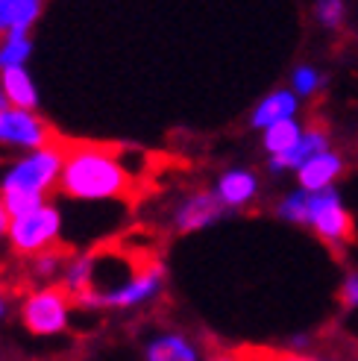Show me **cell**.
I'll use <instances>...</instances> for the list:
<instances>
[{
  "label": "cell",
  "instance_id": "1",
  "mask_svg": "<svg viewBox=\"0 0 358 361\" xmlns=\"http://www.w3.org/2000/svg\"><path fill=\"white\" fill-rule=\"evenodd\" d=\"M62 191L77 200H109L130 188V176L123 165L103 150L82 147L65 159L62 168Z\"/></svg>",
  "mask_w": 358,
  "mask_h": 361
},
{
  "label": "cell",
  "instance_id": "2",
  "mask_svg": "<svg viewBox=\"0 0 358 361\" xmlns=\"http://www.w3.org/2000/svg\"><path fill=\"white\" fill-rule=\"evenodd\" d=\"M62 168H65L62 153L56 147H42L21 159L4 176V191H27L44 197V191L56 183V176H62Z\"/></svg>",
  "mask_w": 358,
  "mask_h": 361
},
{
  "label": "cell",
  "instance_id": "3",
  "mask_svg": "<svg viewBox=\"0 0 358 361\" xmlns=\"http://www.w3.org/2000/svg\"><path fill=\"white\" fill-rule=\"evenodd\" d=\"M74 297L65 285L59 288H42V291H35L27 297L24 309H21V320L27 332L32 335H56L68 326V309Z\"/></svg>",
  "mask_w": 358,
  "mask_h": 361
},
{
  "label": "cell",
  "instance_id": "4",
  "mask_svg": "<svg viewBox=\"0 0 358 361\" xmlns=\"http://www.w3.org/2000/svg\"><path fill=\"white\" fill-rule=\"evenodd\" d=\"M309 226L329 244H344L352 235V218L335 188L309 194Z\"/></svg>",
  "mask_w": 358,
  "mask_h": 361
},
{
  "label": "cell",
  "instance_id": "5",
  "mask_svg": "<svg viewBox=\"0 0 358 361\" xmlns=\"http://www.w3.org/2000/svg\"><path fill=\"white\" fill-rule=\"evenodd\" d=\"M62 218L53 206H42L24 218H15L9 226V241L18 252H42L44 247H50L59 235Z\"/></svg>",
  "mask_w": 358,
  "mask_h": 361
},
{
  "label": "cell",
  "instance_id": "6",
  "mask_svg": "<svg viewBox=\"0 0 358 361\" xmlns=\"http://www.w3.org/2000/svg\"><path fill=\"white\" fill-rule=\"evenodd\" d=\"M0 141L4 144H18V147H35L42 150L47 141L44 123L27 109H6L0 115Z\"/></svg>",
  "mask_w": 358,
  "mask_h": 361
},
{
  "label": "cell",
  "instance_id": "7",
  "mask_svg": "<svg viewBox=\"0 0 358 361\" xmlns=\"http://www.w3.org/2000/svg\"><path fill=\"white\" fill-rule=\"evenodd\" d=\"M341 171H344V159L338 156V153H332V150H326V153L309 159L306 165L297 171V179H300V188L302 191L317 194V191L332 188V183L341 176Z\"/></svg>",
  "mask_w": 358,
  "mask_h": 361
},
{
  "label": "cell",
  "instance_id": "8",
  "mask_svg": "<svg viewBox=\"0 0 358 361\" xmlns=\"http://www.w3.org/2000/svg\"><path fill=\"white\" fill-rule=\"evenodd\" d=\"M223 214V203L218 200V194H194L179 206L176 212V229L179 232H194L214 224Z\"/></svg>",
  "mask_w": 358,
  "mask_h": 361
},
{
  "label": "cell",
  "instance_id": "9",
  "mask_svg": "<svg viewBox=\"0 0 358 361\" xmlns=\"http://www.w3.org/2000/svg\"><path fill=\"white\" fill-rule=\"evenodd\" d=\"M326 150H329V135H326V130H317L314 126V130L302 133V138L294 144L288 153L271 156V171H300L309 159L326 153Z\"/></svg>",
  "mask_w": 358,
  "mask_h": 361
},
{
  "label": "cell",
  "instance_id": "10",
  "mask_svg": "<svg viewBox=\"0 0 358 361\" xmlns=\"http://www.w3.org/2000/svg\"><path fill=\"white\" fill-rule=\"evenodd\" d=\"M297 94L294 92H273L267 94L256 109H253V126L256 130H267V126H273L279 121H288L297 115Z\"/></svg>",
  "mask_w": 358,
  "mask_h": 361
},
{
  "label": "cell",
  "instance_id": "11",
  "mask_svg": "<svg viewBox=\"0 0 358 361\" xmlns=\"http://www.w3.org/2000/svg\"><path fill=\"white\" fill-rule=\"evenodd\" d=\"M259 179L249 171H226L218 183V200L223 206H244L256 197Z\"/></svg>",
  "mask_w": 358,
  "mask_h": 361
},
{
  "label": "cell",
  "instance_id": "12",
  "mask_svg": "<svg viewBox=\"0 0 358 361\" xmlns=\"http://www.w3.org/2000/svg\"><path fill=\"white\" fill-rule=\"evenodd\" d=\"M39 12L42 0H0V32H27Z\"/></svg>",
  "mask_w": 358,
  "mask_h": 361
},
{
  "label": "cell",
  "instance_id": "13",
  "mask_svg": "<svg viewBox=\"0 0 358 361\" xmlns=\"http://www.w3.org/2000/svg\"><path fill=\"white\" fill-rule=\"evenodd\" d=\"M144 361H197V347L183 335H159L147 344Z\"/></svg>",
  "mask_w": 358,
  "mask_h": 361
},
{
  "label": "cell",
  "instance_id": "14",
  "mask_svg": "<svg viewBox=\"0 0 358 361\" xmlns=\"http://www.w3.org/2000/svg\"><path fill=\"white\" fill-rule=\"evenodd\" d=\"M4 92L9 97V103H15V109H32L39 103V94H35V85L30 80V74L24 68H6L4 71Z\"/></svg>",
  "mask_w": 358,
  "mask_h": 361
},
{
  "label": "cell",
  "instance_id": "15",
  "mask_svg": "<svg viewBox=\"0 0 358 361\" xmlns=\"http://www.w3.org/2000/svg\"><path fill=\"white\" fill-rule=\"evenodd\" d=\"M302 126L294 121V118H288V121H279V123H273V126H267L264 130V150L271 153V156H282V153H288L294 144L302 138Z\"/></svg>",
  "mask_w": 358,
  "mask_h": 361
},
{
  "label": "cell",
  "instance_id": "16",
  "mask_svg": "<svg viewBox=\"0 0 358 361\" xmlns=\"http://www.w3.org/2000/svg\"><path fill=\"white\" fill-rule=\"evenodd\" d=\"M30 39H27V32H6V39L4 44H0V68H24L27 56H30Z\"/></svg>",
  "mask_w": 358,
  "mask_h": 361
},
{
  "label": "cell",
  "instance_id": "17",
  "mask_svg": "<svg viewBox=\"0 0 358 361\" xmlns=\"http://www.w3.org/2000/svg\"><path fill=\"white\" fill-rule=\"evenodd\" d=\"M279 218L291 221V224H309V191H294L279 203Z\"/></svg>",
  "mask_w": 358,
  "mask_h": 361
},
{
  "label": "cell",
  "instance_id": "18",
  "mask_svg": "<svg viewBox=\"0 0 358 361\" xmlns=\"http://www.w3.org/2000/svg\"><path fill=\"white\" fill-rule=\"evenodd\" d=\"M238 353L244 361H320L314 355L288 353V350H264V347H241Z\"/></svg>",
  "mask_w": 358,
  "mask_h": 361
},
{
  "label": "cell",
  "instance_id": "19",
  "mask_svg": "<svg viewBox=\"0 0 358 361\" xmlns=\"http://www.w3.org/2000/svg\"><path fill=\"white\" fill-rule=\"evenodd\" d=\"M291 85H294V94L297 97H309L314 94L320 85H323V74L311 65H300L294 74H291Z\"/></svg>",
  "mask_w": 358,
  "mask_h": 361
},
{
  "label": "cell",
  "instance_id": "20",
  "mask_svg": "<svg viewBox=\"0 0 358 361\" xmlns=\"http://www.w3.org/2000/svg\"><path fill=\"white\" fill-rule=\"evenodd\" d=\"M314 15H317V21L335 30V27H341L344 24V18H347V4L344 0H317V6H314Z\"/></svg>",
  "mask_w": 358,
  "mask_h": 361
},
{
  "label": "cell",
  "instance_id": "21",
  "mask_svg": "<svg viewBox=\"0 0 358 361\" xmlns=\"http://www.w3.org/2000/svg\"><path fill=\"white\" fill-rule=\"evenodd\" d=\"M344 309H358V274H350L341 285V294H338Z\"/></svg>",
  "mask_w": 358,
  "mask_h": 361
},
{
  "label": "cell",
  "instance_id": "22",
  "mask_svg": "<svg viewBox=\"0 0 358 361\" xmlns=\"http://www.w3.org/2000/svg\"><path fill=\"white\" fill-rule=\"evenodd\" d=\"M56 267H59V252H42V256L35 259V274L39 276L56 274Z\"/></svg>",
  "mask_w": 358,
  "mask_h": 361
},
{
  "label": "cell",
  "instance_id": "23",
  "mask_svg": "<svg viewBox=\"0 0 358 361\" xmlns=\"http://www.w3.org/2000/svg\"><path fill=\"white\" fill-rule=\"evenodd\" d=\"M9 226H12V218H9V212H6L4 200H0V235H6Z\"/></svg>",
  "mask_w": 358,
  "mask_h": 361
},
{
  "label": "cell",
  "instance_id": "24",
  "mask_svg": "<svg viewBox=\"0 0 358 361\" xmlns=\"http://www.w3.org/2000/svg\"><path fill=\"white\" fill-rule=\"evenodd\" d=\"M211 361H244L238 350H232V353H221V355H214Z\"/></svg>",
  "mask_w": 358,
  "mask_h": 361
},
{
  "label": "cell",
  "instance_id": "25",
  "mask_svg": "<svg viewBox=\"0 0 358 361\" xmlns=\"http://www.w3.org/2000/svg\"><path fill=\"white\" fill-rule=\"evenodd\" d=\"M9 109V97H6V92H4V85H0V115H4Z\"/></svg>",
  "mask_w": 358,
  "mask_h": 361
},
{
  "label": "cell",
  "instance_id": "26",
  "mask_svg": "<svg viewBox=\"0 0 358 361\" xmlns=\"http://www.w3.org/2000/svg\"><path fill=\"white\" fill-rule=\"evenodd\" d=\"M6 314V302H4V297H0V317Z\"/></svg>",
  "mask_w": 358,
  "mask_h": 361
}]
</instances>
